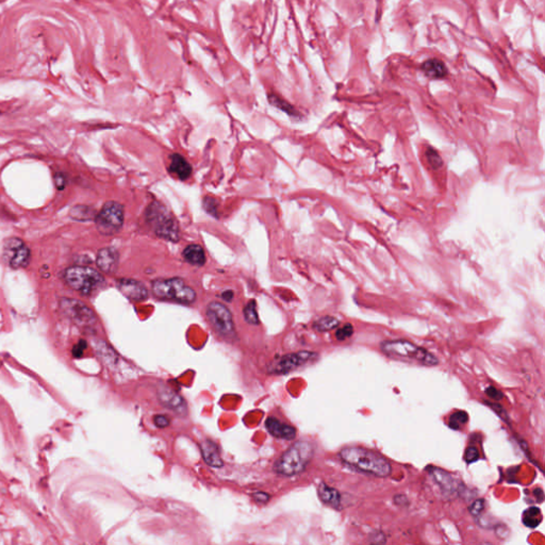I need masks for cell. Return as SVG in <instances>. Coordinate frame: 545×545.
<instances>
[{
	"instance_id": "obj_1",
	"label": "cell",
	"mask_w": 545,
	"mask_h": 545,
	"mask_svg": "<svg viewBox=\"0 0 545 545\" xmlns=\"http://www.w3.org/2000/svg\"><path fill=\"white\" fill-rule=\"evenodd\" d=\"M339 456L345 465L376 477H388L392 472V467L385 457L365 447L346 446Z\"/></svg>"
},
{
	"instance_id": "obj_2",
	"label": "cell",
	"mask_w": 545,
	"mask_h": 545,
	"mask_svg": "<svg viewBox=\"0 0 545 545\" xmlns=\"http://www.w3.org/2000/svg\"><path fill=\"white\" fill-rule=\"evenodd\" d=\"M314 455V446L308 441L291 445L274 465V471L284 476H293L305 471Z\"/></svg>"
},
{
	"instance_id": "obj_3",
	"label": "cell",
	"mask_w": 545,
	"mask_h": 545,
	"mask_svg": "<svg viewBox=\"0 0 545 545\" xmlns=\"http://www.w3.org/2000/svg\"><path fill=\"white\" fill-rule=\"evenodd\" d=\"M381 351L390 357L420 363L427 367H435L439 363L436 356L427 349L417 346L407 340H391L381 343Z\"/></svg>"
},
{
	"instance_id": "obj_4",
	"label": "cell",
	"mask_w": 545,
	"mask_h": 545,
	"mask_svg": "<svg viewBox=\"0 0 545 545\" xmlns=\"http://www.w3.org/2000/svg\"><path fill=\"white\" fill-rule=\"evenodd\" d=\"M152 292L160 299L180 304H193L196 299V292L179 277L155 280L152 282Z\"/></svg>"
},
{
	"instance_id": "obj_5",
	"label": "cell",
	"mask_w": 545,
	"mask_h": 545,
	"mask_svg": "<svg viewBox=\"0 0 545 545\" xmlns=\"http://www.w3.org/2000/svg\"><path fill=\"white\" fill-rule=\"evenodd\" d=\"M147 220L158 236L172 242L179 240L178 223L162 204L155 201L148 207Z\"/></svg>"
},
{
	"instance_id": "obj_6",
	"label": "cell",
	"mask_w": 545,
	"mask_h": 545,
	"mask_svg": "<svg viewBox=\"0 0 545 545\" xmlns=\"http://www.w3.org/2000/svg\"><path fill=\"white\" fill-rule=\"evenodd\" d=\"M66 284L81 294L89 295L105 282L100 273L88 267H72L64 272Z\"/></svg>"
},
{
	"instance_id": "obj_7",
	"label": "cell",
	"mask_w": 545,
	"mask_h": 545,
	"mask_svg": "<svg viewBox=\"0 0 545 545\" xmlns=\"http://www.w3.org/2000/svg\"><path fill=\"white\" fill-rule=\"evenodd\" d=\"M124 207L116 201H108L104 205L98 214H96L95 223L97 230L105 235L117 233L124 225Z\"/></svg>"
},
{
	"instance_id": "obj_8",
	"label": "cell",
	"mask_w": 545,
	"mask_h": 545,
	"mask_svg": "<svg viewBox=\"0 0 545 545\" xmlns=\"http://www.w3.org/2000/svg\"><path fill=\"white\" fill-rule=\"evenodd\" d=\"M207 317L215 331L224 338H233L235 335L233 317L225 305L211 301L207 307Z\"/></svg>"
},
{
	"instance_id": "obj_9",
	"label": "cell",
	"mask_w": 545,
	"mask_h": 545,
	"mask_svg": "<svg viewBox=\"0 0 545 545\" xmlns=\"http://www.w3.org/2000/svg\"><path fill=\"white\" fill-rule=\"evenodd\" d=\"M4 260L12 269L25 268L30 261V250L17 237H10L4 245Z\"/></svg>"
},
{
	"instance_id": "obj_10",
	"label": "cell",
	"mask_w": 545,
	"mask_h": 545,
	"mask_svg": "<svg viewBox=\"0 0 545 545\" xmlns=\"http://www.w3.org/2000/svg\"><path fill=\"white\" fill-rule=\"evenodd\" d=\"M317 357V354L312 352H298L289 354L273 362L270 367V372L272 374L289 373L305 366L306 363L315 360Z\"/></svg>"
},
{
	"instance_id": "obj_11",
	"label": "cell",
	"mask_w": 545,
	"mask_h": 545,
	"mask_svg": "<svg viewBox=\"0 0 545 545\" xmlns=\"http://www.w3.org/2000/svg\"><path fill=\"white\" fill-rule=\"evenodd\" d=\"M62 311L78 325L92 326L95 320V314L88 306L75 299H63L61 301Z\"/></svg>"
},
{
	"instance_id": "obj_12",
	"label": "cell",
	"mask_w": 545,
	"mask_h": 545,
	"mask_svg": "<svg viewBox=\"0 0 545 545\" xmlns=\"http://www.w3.org/2000/svg\"><path fill=\"white\" fill-rule=\"evenodd\" d=\"M158 398L165 408L175 412L177 415H187L188 406L186 400L170 387L160 386L158 390Z\"/></svg>"
},
{
	"instance_id": "obj_13",
	"label": "cell",
	"mask_w": 545,
	"mask_h": 545,
	"mask_svg": "<svg viewBox=\"0 0 545 545\" xmlns=\"http://www.w3.org/2000/svg\"><path fill=\"white\" fill-rule=\"evenodd\" d=\"M117 288L123 294L133 301H143L148 297L146 287L134 279L123 278L117 280Z\"/></svg>"
},
{
	"instance_id": "obj_14",
	"label": "cell",
	"mask_w": 545,
	"mask_h": 545,
	"mask_svg": "<svg viewBox=\"0 0 545 545\" xmlns=\"http://www.w3.org/2000/svg\"><path fill=\"white\" fill-rule=\"evenodd\" d=\"M119 256L117 250L112 247H106L98 251L96 264L99 270L106 274H114L117 270Z\"/></svg>"
},
{
	"instance_id": "obj_15",
	"label": "cell",
	"mask_w": 545,
	"mask_h": 545,
	"mask_svg": "<svg viewBox=\"0 0 545 545\" xmlns=\"http://www.w3.org/2000/svg\"><path fill=\"white\" fill-rule=\"evenodd\" d=\"M265 427H267L268 431L272 436L279 439L293 440L296 436V429L294 427H292L288 424H284L274 417L268 418L267 422H265Z\"/></svg>"
},
{
	"instance_id": "obj_16",
	"label": "cell",
	"mask_w": 545,
	"mask_h": 545,
	"mask_svg": "<svg viewBox=\"0 0 545 545\" xmlns=\"http://www.w3.org/2000/svg\"><path fill=\"white\" fill-rule=\"evenodd\" d=\"M199 449H200L205 462L208 466H210L215 469H219L224 466L223 459L218 451V447L214 442L210 440H206L199 444Z\"/></svg>"
},
{
	"instance_id": "obj_17",
	"label": "cell",
	"mask_w": 545,
	"mask_h": 545,
	"mask_svg": "<svg viewBox=\"0 0 545 545\" xmlns=\"http://www.w3.org/2000/svg\"><path fill=\"white\" fill-rule=\"evenodd\" d=\"M431 475H432V478H434V480L439 485V487L442 489V491L444 493L453 494L458 491V489H459L458 481L455 478H453V476L450 473L442 471L438 468H435L431 470Z\"/></svg>"
},
{
	"instance_id": "obj_18",
	"label": "cell",
	"mask_w": 545,
	"mask_h": 545,
	"mask_svg": "<svg viewBox=\"0 0 545 545\" xmlns=\"http://www.w3.org/2000/svg\"><path fill=\"white\" fill-rule=\"evenodd\" d=\"M170 172L180 180H186L192 174V166L183 156L175 153L171 156Z\"/></svg>"
},
{
	"instance_id": "obj_19",
	"label": "cell",
	"mask_w": 545,
	"mask_h": 545,
	"mask_svg": "<svg viewBox=\"0 0 545 545\" xmlns=\"http://www.w3.org/2000/svg\"><path fill=\"white\" fill-rule=\"evenodd\" d=\"M318 496L324 504L333 508H340L341 506V494L334 488L329 487L326 483H320L317 488Z\"/></svg>"
},
{
	"instance_id": "obj_20",
	"label": "cell",
	"mask_w": 545,
	"mask_h": 545,
	"mask_svg": "<svg viewBox=\"0 0 545 545\" xmlns=\"http://www.w3.org/2000/svg\"><path fill=\"white\" fill-rule=\"evenodd\" d=\"M184 258L186 261L193 265H197V267H201L206 262V255L204 248L197 244H192L185 248L183 253Z\"/></svg>"
},
{
	"instance_id": "obj_21",
	"label": "cell",
	"mask_w": 545,
	"mask_h": 545,
	"mask_svg": "<svg viewBox=\"0 0 545 545\" xmlns=\"http://www.w3.org/2000/svg\"><path fill=\"white\" fill-rule=\"evenodd\" d=\"M422 68L427 76L432 78H442L446 75V68L439 60H428L423 64Z\"/></svg>"
},
{
	"instance_id": "obj_22",
	"label": "cell",
	"mask_w": 545,
	"mask_h": 545,
	"mask_svg": "<svg viewBox=\"0 0 545 545\" xmlns=\"http://www.w3.org/2000/svg\"><path fill=\"white\" fill-rule=\"evenodd\" d=\"M542 522L541 510L537 507H530L523 513V523L528 528H536Z\"/></svg>"
},
{
	"instance_id": "obj_23",
	"label": "cell",
	"mask_w": 545,
	"mask_h": 545,
	"mask_svg": "<svg viewBox=\"0 0 545 545\" xmlns=\"http://www.w3.org/2000/svg\"><path fill=\"white\" fill-rule=\"evenodd\" d=\"M69 215H71V217L73 219L81 220V221L90 220V219H93V218L96 217L94 209L90 208V207H87V206H76V207H74L71 210V213H69Z\"/></svg>"
},
{
	"instance_id": "obj_24",
	"label": "cell",
	"mask_w": 545,
	"mask_h": 545,
	"mask_svg": "<svg viewBox=\"0 0 545 545\" xmlns=\"http://www.w3.org/2000/svg\"><path fill=\"white\" fill-rule=\"evenodd\" d=\"M269 102L272 106L280 109L281 111L286 112L287 114L291 115V116H296L298 113L296 112V110L294 109V107L291 106L289 103H287L286 100H284L281 97H279L278 95H275V94H271L269 95Z\"/></svg>"
},
{
	"instance_id": "obj_25",
	"label": "cell",
	"mask_w": 545,
	"mask_h": 545,
	"mask_svg": "<svg viewBox=\"0 0 545 545\" xmlns=\"http://www.w3.org/2000/svg\"><path fill=\"white\" fill-rule=\"evenodd\" d=\"M339 320L333 317V316H324L322 318L317 319L316 322L314 323L313 327L315 330L319 331V332H324V331H329V330H332L334 329L335 327L339 326Z\"/></svg>"
},
{
	"instance_id": "obj_26",
	"label": "cell",
	"mask_w": 545,
	"mask_h": 545,
	"mask_svg": "<svg viewBox=\"0 0 545 545\" xmlns=\"http://www.w3.org/2000/svg\"><path fill=\"white\" fill-rule=\"evenodd\" d=\"M244 317L246 319V322L250 325H259L260 324V319H259V316H258V312H257V305H256V301L255 300H250L244 308Z\"/></svg>"
},
{
	"instance_id": "obj_27",
	"label": "cell",
	"mask_w": 545,
	"mask_h": 545,
	"mask_svg": "<svg viewBox=\"0 0 545 545\" xmlns=\"http://www.w3.org/2000/svg\"><path fill=\"white\" fill-rule=\"evenodd\" d=\"M468 421H469V415L466 411H457L451 415L449 426L454 430H458L463 425H466Z\"/></svg>"
},
{
	"instance_id": "obj_28",
	"label": "cell",
	"mask_w": 545,
	"mask_h": 545,
	"mask_svg": "<svg viewBox=\"0 0 545 545\" xmlns=\"http://www.w3.org/2000/svg\"><path fill=\"white\" fill-rule=\"evenodd\" d=\"M204 208L205 210L209 213L213 215L215 218H218V203L215 198L211 197V196H206L204 198Z\"/></svg>"
},
{
	"instance_id": "obj_29",
	"label": "cell",
	"mask_w": 545,
	"mask_h": 545,
	"mask_svg": "<svg viewBox=\"0 0 545 545\" xmlns=\"http://www.w3.org/2000/svg\"><path fill=\"white\" fill-rule=\"evenodd\" d=\"M426 156H427V160L429 164L434 167V169H440V167L442 166V163H443L442 159L440 158V156L438 155V152L436 150L428 148L426 151Z\"/></svg>"
},
{
	"instance_id": "obj_30",
	"label": "cell",
	"mask_w": 545,
	"mask_h": 545,
	"mask_svg": "<svg viewBox=\"0 0 545 545\" xmlns=\"http://www.w3.org/2000/svg\"><path fill=\"white\" fill-rule=\"evenodd\" d=\"M354 333V327L352 324H345L343 327H341L337 333H335V338L339 341H345L346 339L351 338Z\"/></svg>"
},
{
	"instance_id": "obj_31",
	"label": "cell",
	"mask_w": 545,
	"mask_h": 545,
	"mask_svg": "<svg viewBox=\"0 0 545 545\" xmlns=\"http://www.w3.org/2000/svg\"><path fill=\"white\" fill-rule=\"evenodd\" d=\"M469 510H470L471 514L474 515V516L480 515L483 512V510H485V500L481 499V498L475 500L473 504L470 506Z\"/></svg>"
},
{
	"instance_id": "obj_32",
	"label": "cell",
	"mask_w": 545,
	"mask_h": 545,
	"mask_svg": "<svg viewBox=\"0 0 545 545\" xmlns=\"http://www.w3.org/2000/svg\"><path fill=\"white\" fill-rule=\"evenodd\" d=\"M479 458V452L475 446H470L466 452V461L468 463L476 462Z\"/></svg>"
},
{
	"instance_id": "obj_33",
	"label": "cell",
	"mask_w": 545,
	"mask_h": 545,
	"mask_svg": "<svg viewBox=\"0 0 545 545\" xmlns=\"http://www.w3.org/2000/svg\"><path fill=\"white\" fill-rule=\"evenodd\" d=\"M153 423H155V425L157 427H159V428H166V427L170 426L171 420H170L169 416L159 414V415H156L155 417H153Z\"/></svg>"
},
{
	"instance_id": "obj_34",
	"label": "cell",
	"mask_w": 545,
	"mask_h": 545,
	"mask_svg": "<svg viewBox=\"0 0 545 545\" xmlns=\"http://www.w3.org/2000/svg\"><path fill=\"white\" fill-rule=\"evenodd\" d=\"M486 393L489 397H491L492 399L494 400H499L501 399L502 397V394L499 392V391L497 389H495L494 387H489L487 390H486Z\"/></svg>"
},
{
	"instance_id": "obj_35",
	"label": "cell",
	"mask_w": 545,
	"mask_h": 545,
	"mask_svg": "<svg viewBox=\"0 0 545 545\" xmlns=\"http://www.w3.org/2000/svg\"><path fill=\"white\" fill-rule=\"evenodd\" d=\"M86 347H87V343H86L85 341H83V340H81V341H80V342L74 347V352H73L74 356L77 357V358L81 357L82 354H83V352H85Z\"/></svg>"
},
{
	"instance_id": "obj_36",
	"label": "cell",
	"mask_w": 545,
	"mask_h": 545,
	"mask_svg": "<svg viewBox=\"0 0 545 545\" xmlns=\"http://www.w3.org/2000/svg\"><path fill=\"white\" fill-rule=\"evenodd\" d=\"M254 497L257 501H260V502H267L270 499V495H268L267 493H262V492L254 494Z\"/></svg>"
},
{
	"instance_id": "obj_37",
	"label": "cell",
	"mask_w": 545,
	"mask_h": 545,
	"mask_svg": "<svg viewBox=\"0 0 545 545\" xmlns=\"http://www.w3.org/2000/svg\"><path fill=\"white\" fill-rule=\"evenodd\" d=\"M233 295H234V294H233V292H232V291H226V292H223L220 296H221V298H223L224 300H226V301H231L232 298H233Z\"/></svg>"
}]
</instances>
